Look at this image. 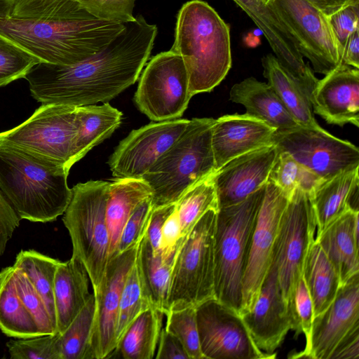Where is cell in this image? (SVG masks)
Here are the masks:
<instances>
[{
    "instance_id": "cell-37",
    "label": "cell",
    "mask_w": 359,
    "mask_h": 359,
    "mask_svg": "<svg viewBox=\"0 0 359 359\" xmlns=\"http://www.w3.org/2000/svg\"><path fill=\"white\" fill-rule=\"evenodd\" d=\"M96 304L93 293L67 329L60 334L62 359H93Z\"/></svg>"
},
{
    "instance_id": "cell-19",
    "label": "cell",
    "mask_w": 359,
    "mask_h": 359,
    "mask_svg": "<svg viewBox=\"0 0 359 359\" xmlns=\"http://www.w3.org/2000/svg\"><path fill=\"white\" fill-rule=\"evenodd\" d=\"M278 153L273 143L239 156L213 174L219 208L238 203L264 187Z\"/></svg>"
},
{
    "instance_id": "cell-22",
    "label": "cell",
    "mask_w": 359,
    "mask_h": 359,
    "mask_svg": "<svg viewBox=\"0 0 359 359\" xmlns=\"http://www.w3.org/2000/svg\"><path fill=\"white\" fill-rule=\"evenodd\" d=\"M264 34L283 69L300 85L306 84L313 72L299 52L290 29L264 0H232Z\"/></svg>"
},
{
    "instance_id": "cell-51",
    "label": "cell",
    "mask_w": 359,
    "mask_h": 359,
    "mask_svg": "<svg viewBox=\"0 0 359 359\" xmlns=\"http://www.w3.org/2000/svg\"><path fill=\"white\" fill-rule=\"evenodd\" d=\"M341 63L359 69V29L349 36L341 57Z\"/></svg>"
},
{
    "instance_id": "cell-33",
    "label": "cell",
    "mask_w": 359,
    "mask_h": 359,
    "mask_svg": "<svg viewBox=\"0 0 359 359\" xmlns=\"http://www.w3.org/2000/svg\"><path fill=\"white\" fill-rule=\"evenodd\" d=\"M0 330L15 339L43 335L17 293L13 266L0 271Z\"/></svg>"
},
{
    "instance_id": "cell-1",
    "label": "cell",
    "mask_w": 359,
    "mask_h": 359,
    "mask_svg": "<svg viewBox=\"0 0 359 359\" xmlns=\"http://www.w3.org/2000/svg\"><path fill=\"white\" fill-rule=\"evenodd\" d=\"M139 15L102 50L71 65L40 62L26 74L32 96L42 104L74 107L107 102L138 79L157 34Z\"/></svg>"
},
{
    "instance_id": "cell-36",
    "label": "cell",
    "mask_w": 359,
    "mask_h": 359,
    "mask_svg": "<svg viewBox=\"0 0 359 359\" xmlns=\"http://www.w3.org/2000/svg\"><path fill=\"white\" fill-rule=\"evenodd\" d=\"M213 174L188 189L175 203L182 242L208 210H219Z\"/></svg>"
},
{
    "instance_id": "cell-24",
    "label": "cell",
    "mask_w": 359,
    "mask_h": 359,
    "mask_svg": "<svg viewBox=\"0 0 359 359\" xmlns=\"http://www.w3.org/2000/svg\"><path fill=\"white\" fill-rule=\"evenodd\" d=\"M358 215L348 208L314 239L334 267L340 286L359 273Z\"/></svg>"
},
{
    "instance_id": "cell-6",
    "label": "cell",
    "mask_w": 359,
    "mask_h": 359,
    "mask_svg": "<svg viewBox=\"0 0 359 359\" xmlns=\"http://www.w3.org/2000/svg\"><path fill=\"white\" fill-rule=\"evenodd\" d=\"M264 190L265 186L238 203L219 208L217 213L215 298L238 314L251 238Z\"/></svg>"
},
{
    "instance_id": "cell-10",
    "label": "cell",
    "mask_w": 359,
    "mask_h": 359,
    "mask_svg": "<svg viewBox=\"0 0 359 359\" xmlns=\"http://www.w3.org/2000/svg\"><path fill=\"white\" fill-rule=\"evenodd\" d=\"M192 96L184 62L169 50L149 61L133 100L151 121H163L181 117Z\"/></svg>"
},
{
    "instance_id": "cell-42",
    "label": "cell",
    "mask_w": 359,
    "mask_h": 359,
    "mask_svg": "<svg viewBox=\"0 0 359 359\" xmlns=\"http://www.w3.org/2000/svg\"><path fill=\"white\" fill-rule=\"evenodd\" d=\"M13 267L17 293L25 308L34 318L42 334L56 333V330L41 295L36 291L26 274L20 269Z\"/></svg>"
},
{
    "instance_id": "cell-27",
    "label": "cell",
    "mask_w": 359,
    "mask_h": 359,
    "mask_svg": "<svg viewBox=\"0 0 359 359\" xmlns=\"http://www.w3.org/2000/svg\"><path fill=\"white\" fill-rule=\"evenodd\" d=\"M229 99L244 106L246 114L264 121L276 130L299 126L271 86L255 77L235 83L229 91Z\"/></svg>"
},
{
    "instance_id": "cell-49",
    "label": "cell",
    "mask_w": 359,
    "mask_h": 359,
    "mask_svg": "<svg viewBox=\"0 0 359 359\" xmlns=\"http://www.w3.org/2000/svg\"><path fill=\"white\" fill-rule=\"evenodd\" d=\"M175 208V203L158 206L154 208L151 214L144 237L156 255H161L160 241L163 226Z\"/></svg>"
},
{
    "instance_id": "cell-46",
    "label": "cell",
    "mask_w": 359,
    "mask_h": 359,
    "mask_svg": "<svg viewBox=\"0 0 359 359\" xmlns=\"http://www.w3.org/2000/svg\"><path fill=\"white\" fill-rule=\"evenodd\" d=\"M94 18L109 22L126 23L133 21L135 0H78Z\"/></svg>"
},
{
    "instance_id": "cell-30",
    "label": "cell",
    "mask_w": 359,
    "mask_h": 359,
    "mask_svg": "<svg viewBox=\"0 0 359 359\" xmlns=\"http://www.w3.org/2000/svg\"><path fill=\"white\" fill-rule=\"evenodd\" d=\"M122 113L108 102L77 107L78 132L73 163L81 160L120 126Z\"/></svg>"
},
{
    "instance_id": "cell-55",
    "label": "cell",
    "mask_w": 359,
    "mask_h": 359,
    "mask_svg": "<svg viewBox=\"0 0 359 359\" xmlns=\"http://www.w3.org/2000/svg\"><path fill=\"white\" fill-rule=\"evenodd\" d=\"M13 1H15V0H13Z\"/></svg>"
},
{
    "instance_id": "cell-5",
    "label": "cell",
    "mask_w": 359,
    "mask_h": 359,
    "mask_svg": "<svg viewBox=\"0 0 359 359\" xmlns=\"http://www.w3.org/2000/svg\"><path fill=\"white\" fill-rule=\"evenodd\" d=\"M215 119L194 118L179 138L143 175L154 208L175 203L190 187L216 172L212 148Z\"/></svg>"
},
{
    "instance_id": "cell-52",
    "label": "cell",
    "mask_w": 359,
    "mask_h": 359,
    "mask_svg": "<svg viewBox=\"0 0 359 359\" xmlns=\"http://www.w3.org/2000/svg\"><path fill=\"white\" fill-rule=\"evenodd\" d=\"M326 16L338 11L355 0H307Z\"/></svg>"
},
{
    "instance_id": "cell-54",
    "label": "cell",
    "mask_w": 359,
    "mask_h": 359,
    "mask_svg": "<svg viewBox=\"0 0 359 359\" xmlns=\"http://www.w3.org/2000/svg\"><path fill=\"white\" fill-rule=\"evenodd\" d=\"M266 4L268 3L269 0H264Z\"/></svg>"
},
{
    "instance_id": "cell-50",
    "label": "cell",
    "mask_w": 359,
    "mask_h": 359,
    "mask_svg": "<svg viewBox=\"0 0 359 359\" xmlns=\"http://www.w3.org/2000/svg\"><path fill=\"white\" fill-rule=\"evenodd\" d=\"M156 359H189L180 340L164 328L161 329L158 343Z\"/></svg>"
},
{
    "instance_id": "cell-3",
    "label": "cell",
    "mask_w": 359,
    "mask_h": 359,
    "mask_svg": "<svg viewBox=\"0 0 359 359\" xmlns=\"http://www.w3.org/2000/svg\"><path fill=\"white\" fill-rule=\"evenodd\" d=\"M170 50L184 62L191 94L210 92L231 67L229 26L207 2L191 0L178 12Z\"/></svg>"
},
{
    "instance_id": "cell-15",
    "label": "cell",
    "mask_w": 359,
    "mask_h": 359,
    "mask_svg": "<svg viewBox=\"0 0 359 359\" xmlns=\"http://www.w3.org/2000/svg\"><path fill=\"white\" fill-rule=\"evenodd\" d=\"M292 32L299 52L314 72L326 75L341 64L327 16L307 0H269Z\"/></svg>"
},
{
    "instance_id": "cell-26",
    "label": "cell",
    "mask_w": 359,
    "mask_h": 359,
    "mask_svg": "<svg viewBox=\"0 0 359 359\" xmlns=\"http://www.w3.org/2000/svg\"><path fill=\"white\" fill-rule=\"evenodd\" d=\"M90 283L84 265L76 257L58 262L53 287L57 333H62L86 304L92 294Z\"/></svg>"
},
{
    "instance_id": "cell-40",
    "label": "cell",
    "mask_w": 359,
    "mask_h": 359,
    "mask_svg": "<svg viewBox=\"0 0 359 359\" xmlns=\"http://www.w3.org/2000/svg\"><path fill=\"white\" fill-rule=\"evenodd\" d=\"M40 62L39 58L0 35V87L25 78Z\"/></svg>"
},
{
    "instance_id": "cell-44",
    "label": "cell",
    "mask_w": 359,
    "mask_h": 359,
    "mask_svg": "<svg viewBox=\"0 0 359 359\" xmlns=\"http://www.w3.org/2000/svg\"><path fill=\"white\" fill-rule=\"evenodd\" d=\"M153 209L152 196L136 207L123 228L116 255L139 245L146 233Z\"/></svg>"
},
{
    "instance_id": "cell-34",
    "label": "cell",
    "mask_w": 359,
    "mask_h": 359,
    "mask_svg": "<svg viewBox=\"0 0 359 359\" xmlns=\"http://www.w3.org/2000/svg\"><path fill=\"white\" fill-rule=\"evenodd\" d=\"M163 316L152 307L142 312L128 327L114 352L125 359L154 358L162 329Z\"/></svg>"
},
{
    "instance_id": "cell-13",
    "label": "cell",
    "mask_w": 359,
    "mask_h": 359,
    "mask_svg": "<svg viewBox=\"0 0 359 359\" xmlns=\"http://www.w3.org/2000/svg\"><path fill=\"white\" fill-rule=\"evenodd\" d=\"M196 321L205 359L276 358L256 346L238 312L215 298L196 306Z\"/></svg>"
},
{
    "instance_id": "cell-38",
    "label": "cell",
    "mask_w": 359,
    "mask_h": 359,
    "mask_svg": "<svg viewBox=\"0 0 359 359\" xmlns=\"http://www.w3.org/2000/svg\"><path fill=\"white\" fill-rule=\"evenodd\" d=\"M150 307L143 295L137 267L134 263L121 294L115 334L116 344L130 323L142 312Z\"/></svg>"
},
{
    "instance_id": "cell-41",
    "label": "cell",
    "mask_w": 359,
    "mask_h": 359,
    "mask_svg": "<svg viewBox=\"0 0 359 359\" xmlns=\"http://www.w3.org/2000/svg\"><path fill=\"white\" fill-rule=\"evenodd\" d=\"M6 347L12 359H62L60 333L11 339Z\"/></svg>"
},
{
    "instance_id": "cell-4",
    "label": "cell",
    "mask_w": 359,
    "mask_h": 359,
    "mask_svg": "<svg viewBox=\"0 0 359 359\" xmlns=\"http://www.w3.org/2000/svg\"><path fill=\"white\" fill-rule=\"evenodd\" d=\"M69 170L0 144V190L20 219L53 222L72 197Z\"/></svg>"
},
{
    "instance_id": "cell-11",
    "label": "cell",
    "mask_w": 359,
    "mask_h": 359,
    "mask_svg": "<svg viewBox=\"0 0 359 359\" xmlns=\"http://www.w3.org/2000/svg\"><path fill=\"white\" fill-rule=\"evenodd\" d=\"M316 224L309 195L297 189L283 212L273 248L272 262L277 271L286 306L303 273L308 250L315 239Z\"/></svg>"
},
{
    "instance_id": "cell-48",
    "label": "cell",
    "mask_w": 359,
    "mask_h": 359,
    "mask_svg": "<svg viewBox=\"0 0 359 359\" xmlns=\"http://www.w3.org/2000/svg\"><path fill=\"white\" fill-rule=\"evenodd\" d=\"M182 243L180 225L175 208L165 221L161 231L160 253L162 260L174 262L177 251Z\"/></svg>"
},
{
    "instance_id": "cell-35",
    "label": "cell",
    "mask_w": 359,
    "mask_h": 359,
    "mask_svg": "<svg viewBox=\"0 0 359 359\" xmlns=\"http://www.w3.org/2000/svg\"><path fill=\"white\" fill-rule=\"evenodd\" d=\"M60 260L34 250H21L13 266L22 271L43 299L56 330L53 287L56 268Z\"/></svg>"
},
{
    "instance_id": "cell-18",
    "label": "cell",
    "mask_w": 359,
    "mask_h": 359,
    "mask_svg": "<svg viewBox=\"0 0 359 359\" xmlns=\"http://www.w3.org/2000/svg\"><path fill=\"white\" fill-rule=\"evenodd\" d=\"M137 247L119 253L109 260L100 291L95 296L96 311L91 343L95 359L109 358L116 348L115 334L121 294L135 263Z\"/></svg>"
},
{
    "instance_id": "cell-23",
    "label": "cell",
    "mask_w": 359,
    "mask_h": 359,
    "mask_svg": "<svg viewBox=\"0 0 359 359\" xmlns=\"http://www.w3.org/2000/svg\"><path fill=\"white\" fill-rule=\"evenodd\" d=\"M276 130L264 121L243 114H226L215 119L211 143L216 171L231 160L273 144Z\"/></svg>"
},
{
    "instance_id": "cell-28",
    "label": "cell",
    "mask_w": 359,
    "mask_h": 359,
    "mask_svg": "<svg viewBox=\"0 0 359 359\" xmlns=\"http://www.w3.org/2000/svg\"><path fill=\"white\" fill-rule=\"evenodd\" d=\"M151 196V187L142 178L116 179L110 183L105 211L109 237V260L116 256L121 231L130 215Z\"/></svg>"
},
{
    "instance_id": "cell-9",
    "label": "cell",
    "mask_w": 359,
    "mask_h": 359,
    "mask_svg": "<svg viewBox=\"0 0 359 359\" xmlns=\"http://www.w3.org/2000/svg\"><path fill=\"white\" fill-rule=\"evenodd\" d=\"M77 132V107L41 104L23 123L0 133V144L70 170Z\"/></svg>"
},
{
    "instance_id": "cell-8",
    "label": "cell",
    "mask_w": 359,
    "mask_h": 359,
    "mask_svg": "<svg viewBox=\"0 0 359 359\" xmlns=\"http://www.w3.org/2000/svg\"><path fill=\"white\" fill-rule=\"evenodd\" d=\"M217 213L215 210H208L177 251L171 271L168 313L188 306L196 307L215 298Z\"/></svg>"
},
{
    "instance_id": "cell-43",
    "label": "cell",
    "mask_w": 359,
    "mask_h": 359,
    "mask_svg": "<svg viewBox=\"0 0 359 359\" xmlns=\"http://www.w3.org/2000/svg\"><path fill=\"white\" fill-rule=\"evenodd\" d=\"M290 330L296 335L303 333L308 341L314 318L313 303L303 273L299 278L287 308Z\"/></svg>"
},
{
    "instance_id": "cell-31",
    "label": "cell",
    "mask_w": 359,
    "mask_h": 359,
    "mask_svg": "<svg viewBox=\"0 0 359 359\" xmlns=\"http://www.w3.org/2000/svg\"><path fill=\"white\" fill-rule=\"evenodd\" d=\"M135 263L144 298L151 307L166 315L173 262L155 255L144 236L138 245Z\"/></svg>"
},
{
    "instance_id": "cell-29",
    "label": "cell",
    "mask_w": 359,
    "mask_h": 359,
    "mask_svg": "<svg viewBox=\"0 0 359 359\" xmlns=\"http://www.w3.org/2000/svg\"><path fill=\"white\" fill-rule=\"evenodd\" d=\"M263 75L284 107L302 127L323 129L316 121L309 99L299 83L283 69L276 56L269 53L262 59Z\"/></svg>"
},
{
    "instance_id": "cell-21",
    "label": "cell",
    "mask_w": 359,
    "mask_h": 359,
    "mask_svg": "<svg viewBox=\"0 0 359 359\" xmlns=\"http://www.w3.org/2000/svg\"><path fill=\"white\" fill-rule=\"evenodd\" d=\"M310 102L327 123L359 127V69L341 63L318 80Z\"/></svg>"
},
{
    "instance_id": "cell-20",
    "label": "cell",
    "mask_w": 359,
    "mask_h": 359,
    "mask_svg": "<svg viewBox=\"0 0 359 359\" xmlns=\"http://www.w3.org/2000/svg\"><path fill=\"white\" fill-rule=\"evenodd\" d=\"M241 316L256 346L264 353L276 354L290 330V323L273 264L253 307Z\"/></svg>"
},
{
    "instance_id": "cell-25",
    "label": "cell",
    "mask_w": 359,
    "mask_h": 359,
    "mask_svg": "<svg viewBox=\"0 0 359 359\" xmlns=\"http://www.w3.org/2000/svg\"><path fill=\"white\" fill-rule=\"evenodd\" d=\"M359 166L342 170L323 180L310 196L319 236L348 208L358 204ZM354 210V209H353Z\"/></svg>"
},
{
    "instance_id": "cell-45",
    "label": "cell",
    "mask_w": 359,
    "mask_h": 359,
    "mask_svg": "<svg viewBox=\"0 0 359 359\" xmlns=\"http://www.w3.org/2000/svg\"><path fill=\"white\" fill-rule=\"evenodd\" d=\"M304 167L287 152L278 150L268 181L279 188L289 198L299 188Z\"/></svg>"
},
{
    "instance_id": "cell-53",
    "label": "cell",
    "mask_w": 359,
    "mask_h": 359,
    "mask_svg": "<svg viewBox=\"0 0 359 359\" xmlns=\"http://www.w3.org/2000/svg\"><path fill=\"white\" fill-rule=\"evenodd\" d=\"M14 6L13 0H0V20L11 17Z\"/></svg>"
},
{
    "instance_id": "cell-12",
    "label": "cell",
    "mask_w": 359,
    "mask_h": 359,
    "mask_svg": "<svg viewBox=\"0 0 359 359\" xmlns=\"http://www.w3.org/2000/svg\"><path fill=\"white\" fill-rule=\"evenodd\" d=\"M273 143L302 167L325 180L359 166V149L349 141L321 130L297 126L276 130Z\"/></svg>"
},
{
    "instance_id": "cell-39",
    "label": "cell",
    "mask_w": 359,
    "mask_h": 359,
    "mask_svg": "<svg viewBox=\"0 0 359 359\" xmlns=\"http://www.w3.org/2000/svg\"><path fill=\"white\" fill-rule=\"evenodd\" d=\"M165 316V329L180 340L189 359H205L200 346L196 307L170 310Z\"/></svg>"
},
{
    "instance_id": "cell-2",
    "label": "cell",
    "mask_w": 359,
    "mask_h": 359,
    "mask_svg": "<svg viewBox=\"0 0 359 359\" xmlns=\"http://www.w3.org/2000/svg\"><path fill=\"white\" fill-rule=\"evenodd\" d=\"M124 23L101 20L78 0H15L11 17L0 20V35L41 62L71 65L106 47Z\"/></svg>"
},
{
    "instance_id": "cell-14",
    "label": "cell",
    "mask_w": 359,
    "mask_h": 359,
    "mask_svg": "<svg viewBox=\"0 0 359 359\" xmlns=\"http://www.w3.org/2000/svg\"><path fill=\"white\" fill-rule=\"evenodd\" d=\"M359 339V273L340 286L332 304L314 317L303 351L292 358L332 359Z\"/></svg>"
},
{
    "instance_id": "cell-32",
    "label": "cell",
    "mask_w": 359,
    "mask_h": 359,
    "mask_svg": "<svg viewBox=\"0 0 359 359\" xmlns=\"http://www.w3.org/2000/svg\"><path fill=\"white\" fill-rule=\"evenodd\" d=\"M303 276L311 295L316 317L332 304L340 287V281L334 267L315 240L305 257Z\"/></svg>"
},
{
    "instance_id": "cell-7",
    "label": "cell",
    "mask_w": 359,
    "mask_h": 359,
    "mask_svg": "<svg viewBox=\"0 0 359 359\" xmlns=\"http://www.w3.org/2000/svg\"><path fill=\"white\" fill-rule=\"evenodd\" d=\"M110 183L90 180L76 184L62 218L72 240V256L84 265L94 296L100 291L109 262L105 211Z\"/></svg>"
},
{
    "instance_id": "cell-16",
    "label": "cell",
    "mask_w": 359,
    "mask_h": 359,
    "mask_svg": "<svg viewBox=\"0 0 359 359\" xmlns=\"http://www.w3.org/2000/svg\"><path fill=\"white\" fill-rule=\"evenodd\" d=\"M288 200L279 188L267 182L251 238L243 280L240 316L249 311L257 299L271 264L280 221Z\"/></svg>"
},
{
    "instance_id": "cell-47",
    "label": "cell",
    "mask_w": 359,
    "mask_h": 359,
    "mask_svg": "<svg viewBox=\"0 0 359 359\" xmlns=\"http://www.w3.org/2000/svg\"><path fill=\"white\" fill-rule=\"evenodd\" d=\"M327 20L341 57L349 36L359 29V0L327 16Z\"/></svg>"
},
{
    "instance_id": "cell-17",
    "label": "cell",
    "mask_w": 359,
    "mask_h": 359,
    "mask_svg": "<svg viewBox=\"0 0 359 359\" xmlns=\"http://www.w3.org/2000/svg\"><path fill=\"white\" fill-rule=\"evenodd\" d=\"M189 120L177 118L152 122L132 130L109 158L116 179H140L179 138Z\"/></svg>"
}]
</instances>
